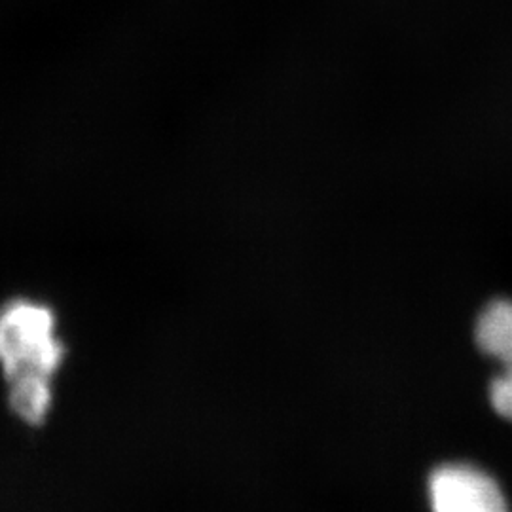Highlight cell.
I'll use <instances>...</instances> for the list:
<instances>
[{"instance_id":"cell-2","label":"cell","mask_w":512,"mask_h":512,"mask_svg":"<svg viewBox=\"0 0 512 512\" xmlns=\"http://www.w3.org/2000/svg\"><path fill=\"white\" fill-rule=\"evenodd\" d=\"M433 512H509L494 478L471 465H444L429 480Z\"/></svg>"},{"instance_id":"cell-3","label":"cell","mask_w":512,"mask_h":512,"mask_svg":"<svg viewBox=\"0 0 512 512\" xmlns=\"http://www.w3.org/2000/svg\"><path fill=\"white\" fill-rule=\"evenodd\" d=\"M478 349L499 365H512V298H495L476 317Z\"/></svg>"},{"instance_id":"cell-4","label":"cell","mask_w":512,"mask_h":512,"mask_svg":"<svg viewBox=\"0 0 512 512\" xmlns=\"http://www.w3.org/2000/svg\"><path fill=\"white\" fill-rule=\"evenodd\" d=\"M490 403L501 418L512 421V365L503 366L501 374L492 380Z\"/></svg>"},{"instance_id":"cell-1","label":"cell","mask_w":512,"mask_h":512,"mask_svg":"<svg viewBox=\"0 0 512 512\" xmlns=\"http://www.w3.org/2000/svg\"><path fill=\"white\" fill-rule=\"evenodd\" d=\"M67 349L44 302L19 296L0 304V380L10 412L38 427L52 414Z\"/></svg>"}]
</instances>
